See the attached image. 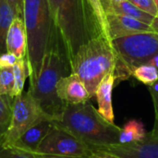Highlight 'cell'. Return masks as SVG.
I'll return each instance as SVG.
<instances>
[{
  "instance_id": "obj_15",
  "label": "cell",
  "mask_w": 158,
  "mask_h": 158,
  "mask_svg": "<svg viewBox=\"0 0 158 158\" xmlns=\"http://www.w3.org/2000/svg\"><path fill=\"white\" fill-rule=\"evenodd\" d=\"M101 2L104 6L106 14L110 13L131 17L149 25L152 24L155 19V17L141 10L140 8H138L137 6H135L127 0H120L118 2L112 0H101Z\"/></svg>"
},
{
  "instance_id": "obj_30",
  "label": "cell",
  "mask_w": 158,
  "mask_h": 158,
  "mask_svg": "<svg viewBox=\"0 0 158 158\" xmlns=\"http://www.w3.org/2000/svg\"><path fill=\"white\" fill-rule=\"evenodd\" d=\"M151 135H154V136H158V118H156V120H155V125H154V129L151 132H149Z\"/></svg>"
},
{
  "instance_id": "obj_13",
  "label": "cell",
  "mask_w": 158,
  "mask_h": 158,
  "mask_svg": "<svg viewBox=\"0 0 158 158\" xmlns=\"http://www.w3.org/2000/svg\"><path fill=\"white\" fill-rule=\"evenodd\" d=\"M6 52L14 55L18 59L23 58L27 54V32L21 17H16L6 34Z\"/></svg>"
},
{
  "instance_id": "obj_24",
  "label": "cell",
  "mask_w": 158,
  "mask_h": 158,
  "mask_svg": "<svg viewBox=\"0 0 158 158\" xmlns=\"http://www.w3.org/2000/svg\"><path fill=\"white\" fill-rule=\"evenodd\" d=\"M141 10L152 15L153 17L157 16L158 10L154 0H127Z\"/></svg>"
},
{
  "instance_id": "obj_20",
  "label": "cell",
  "mask_w": 158,
  "mask_h": 158,
  "mask_svg": "<svg viewBox=\"0 0 158 158\" xmlns=\"http://www.w3.org/2000/svg\"><path fill=\"white\" fill-rule=\"evenodd\" d=\"M132 76L150 87L158 81V69L151 64H143L133 70Z\"/></svg>"
},
{
  "instance_id": "obj_4",
  "label": "cell",
  "mask_w": 158,
  "mask_h": 158,
  "mask_svg": "<svg viewBox=\"0 0 158 158\" xmlns=\"http://www.w3.org/2000/svg\"><path fill=\"white\" fill-rule=\"evenodd\" d=\"M117 56L111 41L104 35L91 38L82 44L69 63L70 73L84 83L90 97H94L100 82L115 72Z\"/></svg>"
},
{
  "instance_id": "obj_29",
  "label": "cell",
  "mask_w": 158,
  "mask_h": 158,
  "mask_svg": "<svg viewBox=\"0 0 158 158\" xmlns=\"http://www.w3.org/2000/svg\"><path fill=\"white\" fill-rule=\"evenodd\" d=\"M36 158H78V157H69V156H50V155H41L37 153H33Z\"/></svg>"
},
{
  "instance_id": "obj_25",
  "label": "cell",
  "mask_w": 158,
  "mask_h": 158,
  "mask_svg": "<svg viewBox=\"0 0 158 158\" xmlns=\"http://www.w3.org/2000/svg\"><path fill=\"white\" fill-rule=\"evenodd\" d=\"M18 58L9 53H5L0 56V68L5 67H13V65L17 62Z\"/></svg>"
},
{
  "instance_id": "obj_6",
  "label": "cell",
  "mask_w": 158,
  "mask_h": 158,
  "mask_svg": "<svg viewBox=\"0 0 158 158\" xmlns=\"http://www.w3.org/2000/svg\"><path fill=\"white\" fill-rule=\"evenodd\" d=\"M114 47L117 65L116 81L127 80L133 70L148 64L158 55V32H141L111 41Z\"/></svg>"
},
{
  "instance_id": "obj_28",
  "label": "cell",
  "mask_w": 158,
  "mask_h": 158,
  "mask_svg": "<svg viewBox=\"0 0 158 158\" xmlns=\"http://www.w3.org/2000/svg\"><path fill=\"white\" fill-rule=\"evenodd\" d=\"M149 91H150L152 100H153V104H154V107H155L156 118H158V91H153V90H149Z\"/></svg>"
},
{
  "instance_id": "obj_10",
  "label": "cell",
  "mask_w": 158,
  "mask_h": 158,
  "mask_svg": "<svg viewBox=\"0 0 158 158\" xmlns=\"http://www.w3.org/2000/svg\"><path fill=\"white\" fill-rule=\"evenodd\" d=\"M106 22L108 37L111 41L136 33L155 31L151 25L123 15L107 13Z\"/></svg>"
},
{
  "instance_id": "obj_23",
  "label": "cell",
  "mask_w": 158,
  "mask_h": 158,
  "mask_svg": "<svg viewBox=\"0 0 158 158\" xmlns=\"http://www.w3.org/2000/svg\"><path fill=\"white\" fill-rule=\"evenodd\" d=\"M0 158H36L33 153L25 152L13 146H0Z\"/></svg>"
},
{
  "instance_id": "obj_33",
  "label": "cell",
  "mask_w": 158,
  "mask_h": 158,
  "mask_svg": "<svg viewBox=\"0 0 158 158\" xmlns=\"http://www.w3.org/2000/svg\"><path fill=\"white\" fill-rule=\"evenodd\" d=\"M112 1H116V2H118V1H120V0H112Z\"/></svg>"
},
{
  "instance_id": "obj_5",
  "label": "cell",
  "mask_w": 158,
  "mask_h": 158,
  "mask_svg": "<svg viewBox=\"0 0 158 158\" xmlns=\"http://www.w3.org/2000/svg\"><path fill=\"white\" fill-rule=\"evenodd\" d=\"M27 32L26 59L30 81L39 73L44 56L56 33L48 0H23V15Z\"/></svg>"
},
{
  "instance_id": "obj_17",
  "label": "cell",
  "mask_w": 158,
  "mask_h": 158,
  "mask_svg": "<svg viewBox=\"0 0 158 158\" xmlns=\"http://www.w3.org/2000/svg\"><path fill=\"white\" fill-rule=\"evenodd\" d=\"M16 17V12L10 5L5 0H0V56L6 53V34L13 19Z\"/></svg>"
},
{
  "instance_id": "obj_8",
  "label": "cell",
  "mask_w": 158,
  "mask_h": 158,
  "mask_svg": "<svg viewBox=\"0 0 158 158\" xmlns=\"http://www.w3.org/2000/svg\"><path fill=\"white\" fill-rule=\"evenodd\" d=\"M94 149L61 127L53 125L35 153L57 156L90 158Z\"/></svg>"
},
{
  "instance_id": "obj_7",
  "label": "cell",
  "mask_w": 158,
  "mask_h": 158,
  "mask_svg": "<svg viewBox=\"0 0 158 158\" xmlns=\"http://www.w3.org/2000/svg\"><path fill=\"white\" fill-rule=\"evenodd\" d=\"M46 118H50L42 110L30 93L22 92L13 98L11 119L2 137L0 146L12 145L26 131Z\"/></svg>"
},
{
  "instance_id": "obj_22",
  "label": "cell",
  "mask_w": 158,
  "mask_h": 158,
  "mask_svg": "<svg viewBox=\"0 0 158 158\" xmlns=\"http://www.w3.org/2000/svg\"><path fill=\"white\" fill-rule=\"evenodd\" d=\"M14 88L13 67L0 68V95H10Z\"/></svg>"
},
{
  "instance_id": "obj_21",
  "label": "cell",
  "mask_w": 158,
  "mask_h": 158,
  "mask_svg": "<svg viewBox=\"0 0 158 158\" xmlns=\"http://www.w3.org/2000/svg\"><path fill=\"white\" fill-rule=\"evenodd\" d=\"M13 97L10 95H0V143L6 131L11 119Z\"/></svg>"
},
{
  "instance_id": "obj_1",
  "label": "cell",
  "mask_w": 158,
  "mask_h": 158,
  "mask_svg": "<svg viewBox=\"0 0 158 158\" xmlns=\"http://www.w3.org/2000/svg\"><path fill=\"white\" fill-rule=\"evenodd\" d=\"M69 73V64L60 38L56 31L44 56L40 71L33 80L30 81L28 90L52 120L61 115L66 105L57 96V82Z\"/></svg>"
},
{
  "instance_id": "obj_2",
  "label": "cell",
  "mask_w": 158,
  "mask_h": 158,
  "mask_svg": "<svg viewBox=\"0 0 158 158\" xmlns=\"http://www.w3.org/2000/svg\"><path fill=\"white\" fill-rule=\"evenodd\" d=\"M55 29L69 64L78 49L99 35L87 0H48Z\"/></svg>"
},
{
  "instance_id": "obj_12",
  "label": "cell",
  "mask_w": 158,
  "mask_h": 158,
  "mask_svg": "<svg viewBox=\"0 0 158 158\" xmlns=\"http://www.w3.org/2000/svg\"><path fill=\"white\" fill-rule=\"evenodd\" d=\"M54 123L50 118L43 119L28 131H26L12 145L17 149L29 152L35 153L43 142V140L46 137L50 130L52 129Z\"/></svg>"
},
{
  "instance_id": "obj_19",
  "label": "cell",
  "mask_w": 158,
  "mask_h": 158,
  "mask_svg": "<svg viewBox=\"0 0 158 158\" xmlns=\"http://www.w3.org/2000/svg\"><path fill=\"white\" fill-rule=\"evenodd\" d=\"M87 3L90 6L91 12L93 14L99 35H104L109 39L108 31H107L106 14L105 12V9H104L101 0H87Z\"/></svg>"
},
{
  "instance_id": "obj_11",
  "label": "cell",
  "mask_w": 158,
  "mask_h": 158,
  "mask_svg": "<svg viewBox=\"0 0 158 158\" xmlns=\"http://www.w3.org/2000/svg\"><path fill=\"white\" fill-rule=\"evenodd\" d=\"M56 94L66 105L81 104L91 99L84 83L74 73H69L59 80L56 85Z\"/></svg>"
},
{
  "instance_id": "obj_18",
  "label": "cell",
  "mask_w": 158,
  "mask_h": 158,
  "mask_svg": "<svg viewBox=\"0 0 158 158\" xmlns=\"http://www.w3.org/2000/svg\"><path fill=\"white\" fill-rule=\"evenodd\" d=\"M13 73H14V88L11 94V97H15L20 94L23 92L24 84L27 77H29V69L26 56L19 58L13 65Z\"/></svg>"
},
{
  "instance_id": "obj_14",
  "label": "cell",
  "mask_w": 158,
  "mask_h": 158,
  "mask_svg": "<svg viewBox=\"0 0 158 158\" xmlns=\"http://www.w3.org/2000/svg\"><path fill=\"white\" fill-rule=\"evenodd\" d=\"M116 82L114 72L108 74L98 85L94 96L98 104L99 114L108 122L114 123L115 115L112 106V92Z\"/></svg>"
},
{
  "instance_id": "obj_9",
  "label": "cell",
  "mask_w": 158,
  "mask_h": 158,
  "mask_svg": "<svg viewBox=\"0 0 158 158\" xmlns=\"http://www.w3.org/2000/svg\"><path fill=\"white\" fill-rule=\"evenodd\" d=\"M101 149L120 158H158V136L147 133L146 137L137 143L128 144H114Z\"/></svg>"
},
{
  "instance_id": "obj_32",
  "label": "cell",
  "mask_w": 158,
  "mask_h": 158,
  "mask_svg": "<svg viewBox=\"0 0 158 158\" xmlns=\"http://www.w3.org/2000/svg\"><path fill=\"white\" fill-rule=\"evenodd\" d=\"M154 1H155V3H156V7H157V10H158V0H154Z\"/></svg>"
},
{
  "instance_id": "obj_16",
  "label": "cell",
  "mask_w": 158,
  "mask_h": 158,
  "mask_svg": "<svg viewBox=\"0 0 158 158\" xmlns=\"http://www.w3.org/2000/svg\"><path fill=\"white\" fill-rule=\"evenodd\" d=\"M147 135L144 124L139 119H130L119 131L118 143L128 144L143 141Z\"/></svg>"
},
{
  "instance_id": "obj_3",
  "label": "cell",
  "mask_w": 158,
  "mask_h": 158,
  "mask_svg": "<svg viewBox=\"0 0 158 158\" xmlns=\"http://www.w3.org/2000/svg\"><path fill=\"white\" fill-rule=\"evenodd\" d=\"M53 123L70 132L93 149L118 143L120 128L106 120L88 103L65 105L61 115Z\"/></svg>"
},
{
  "instance_id": "obj_26",
  "label": "cell",
  "mask_w": 158,
  "mask_h": 158,
  "mask_svg": "<svg viewBox=\"0 0 158 158\" xmlns=\"http://www.w3.org/2000/svg\"><path fill=\"white\" fill-rule=\"evenodd\" d=\"M7 2L13 10L16 12L17 17H21L23 15V0H5Z\"/></svg>"
},
{
  "instance_id": "obj_31",
  "label": "cell",
  "mask_w": 158,
  "mask_h": 158,
  "mask_svg": "<svg viewBox=\"0 0 158 158\" xmlns=\"http://www.w3.org/2000/svg\"><path fill=\"white\" fill-rule=\"evenodd\" d=\"M151 26L153 27V29L155 30V31L158 32V14L156 17H155V19H154V20H153Z\"/></svg>"
},
{
  "instance_id": "obj_27",
  "label": "cell",
  "mask_w": 158,
  "mask_h": 158,
  "mask_svg": "<svg viewBox=\"0 0 158 158\" xmlns=\"http://www.w3.org/2000/svg\"><path fill=\"white\" fill-rule=\"evenodd\" d=\"M90 158H120L109 152L101 150V149H94Z\"/></svg>"
}]
</instances>
